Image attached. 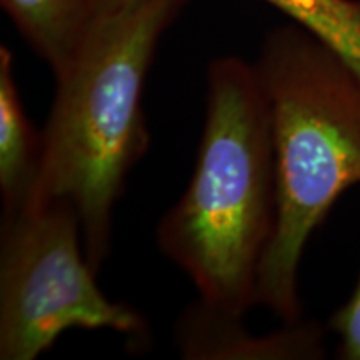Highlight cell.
Segmentation results:
<instances>
[{"label":"cell","instance_id":"cell-2","mask_svg":"<svg viewBox=\"0 0 360 360\" xmlns=\"http://www.w3.org/2000/svg\"><path fill=\"white\" fill-rule=\"evenodd\" d=\"M277 214L269 102L254 64L215 58L205 122L188 187L160 219L157 244L186 272L199 300L244 317Z\"/></svg>","mask_w":360,"mask_h":360},{"label":"cell","instance_id":"cell-3","mask_svg":"<svg viewBox=\"0 0 360 360\" xmlns=\"http://www.w3.org/2000/svg\"><path fill=\"white\" fill-rule=\"evenodd\" d=\"M269 102L277 214L255 302L302 319L299 269L315 229L360 184V75L304 27H276L254 62Z\"/></svg>","mask_w":360,"mask_h":360},{"label":"cell","instance_id":"cell-4","mask_svg":"<svg viewBox=\"0 0 360 360\" xmlns=\"http://www.w3.org/2000/svg\"><path fill=\"white\" fill-rule=\"evenodd\" d=\"M82 222L69 200L4 212L0 236V359L35 360L67 330L141 337L137 310L97 285Z\"/></svg>","mask_w":360,"mask_h":360},{"label":"cell","instance_id":"cell-1","mask_svg":"<svg viewBox=\"0 0 360 360\" xmlns=\"http://www.w3.org/2000/svg\"><path fill=\"white\" fill-rule=\"evenodd\" d=\"M187 0H129L98 11L64 70L24 207L69 200L94 272L110 252L117 200L148 147L143 87L162 34ZM22 207V209H24Z\"/></svg>","mask_w":360,"mask_h":360},{"label":"cell","instance_id":"cell-6","mask_svg":"<svg viewBox=\"0 0 360 360\" xmlns=\"http://www.w3.org/2000/svg\"><path fill=\"white\" fill-rule=\"evenodd\" d=\"M42 159V134L25 114L13 79L11 49L0 47V195L4 212L27 204Z\"/></svg>","mask_w":360,"mask_h":360},{"label":"cell","instance_id":"cell-8","mask_svg":"<svg viewBox=\"0 0 360 360\" xmlns=\"http://www.w3.org/2000/svg\"><path fill=\"white\" fill-rule=\"evenodd\" d=\"M129 0H96V12ZM304 27L360 75V0H265Z\"/></svg>","mask_w":360,"mask_h":360},{"label":"cell","instance_id":"cell-7","mask_svg":"<svg viewBox=\"0 0 360 360\" xmlns=\"http://www.w3.org/2000/svg\"><path fill=\"white\" fill-rule=\"evenodd\" d=\"M22 37L51 67L64 70L96 15V0H0Z\"/></svg>","mask_w":360,"mask_h":360},{"label":"cell","instance_id":"cell-5","mask_svg":"<svg viewBox=\"0 0 360 360\" xmlns=\"http://www.w3.org/2000/svg\"><path fill=\"white\" fill-rule=\"evenodd\" d=\"M237 315L205 305H188L177 326V344L186 359L317 360L326 357L323 328L315 322H285L267 335H252Z\"/></svg>","mask_w":360,"mask_h":360},{"label":"cell","instance_id":"cell-9","mask_svg":"<svg viewBox=\"0 0 360 360\" xmlns=\"http://www.w3.org/2000/svg\"><path fill=\"white\" fill-rule=\"evenodd\" d=\"M330 328L337 334V357L360 360V278L347 302L332 317Z\"/></svg>","mask_w":360,"mask_h":360}]
</instances>
